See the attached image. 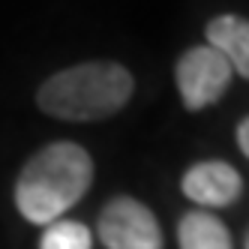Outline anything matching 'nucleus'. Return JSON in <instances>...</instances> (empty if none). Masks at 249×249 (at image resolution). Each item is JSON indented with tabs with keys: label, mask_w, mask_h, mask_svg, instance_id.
I'll use <instances>...</instances> for the list:
<instances>
[{
	"label": "nucleus",
	"mask_w": 249,
	"mask_h": 249,
	"mask_svg": "<svg viewBox=\"0 0 249 249\" xmlns=\"http://www.w3.org/2000/svg\"><path fill=\"white\" fill-rule=\"evenodd\" d=\"M93 183V159L75 141L36 150L15 180V207L33 225H51L72 210Z\"/></svg>",
	"instance_id": "nucleus-1"
},
{
	"label": "nucleus",
	"mask_w": 249,
	"mask_h": 249,
	"mask_svg": "<svg viewBox=\"0 0 249 249\" xmlns=\"http://www.w3.org/2000/svg\"><path fill=\"white\" fill-rule=\"evenodd\" d=\"M135 81L126 66L114 60H90L60 69L36 90V105L57 120H102L117 114L132 99Z\"/></svg>",
	"instance_id": "nucleus-2"
},
{
	"label": "nucleus",
	"mask_w": 249,
	"mask_h": 249,
	"mask_svg": "<svg viewBox=\"0 0 249 249\" xmlns=\"http://www.w3.org/2000/svg\"><path fill=\"white\" fill-rule=\"evenodd\" d=\"M231 75L234 72H231L228 60L207 42L183 51L174 66L177 90H180V99L189 111H201L207 105L219 102L231 84Z\"/></svg>",
	"instance_id": "nucleus-3"
},
{
	"label": "nucleus",
	"mask_w": 249,
	"mask_h": 249,
	"mask_svg": "<svg viewBox=\"0 0 249 249\" xmlns=\"http://www.w3.org/2000/svg\"><path fill=\"white\" fill-rule=\"evenodd\" d=\"M96 234L105 249H162V231L147 204L117 195L102 207Z\"/></svg>",
	"instance_id": "nucleus-4"
},
{
	"label": "nucleus",
	"mask_w": 249,
	"mask_h": 249,
	"mask_svg": "<svg viewBox=\"0 0 249 249\" xmlns=\"http://www.w3.org/2000/svg\"><path fill=\"white\" fill-rule=\"evenodd\" d=\"M180 189L189 201L198 207H228L240 198L243 180L240 174L231 168L228 162L210 159V162H195L180 180Z\"/></svg>",
	"instance_id": "nucleus-5"
},
{
	"label": "nucleus",
	"mask_w": 249,
	"mask_h": 249,
	"mask_svg": "<svg viewBox=\"0 0 249 249\" xmlns=\"http://www.w3.org/2000/svg\"><path fill=\"white\" fill-rule=\"evenodd\" d=\"M207 45L228 60L231 72L249 78V21L240 15H216L204 27Z\"/></svg>",
	"instance_id": "nucleus-6"
},
{
	"label": "nucleus",
	"mask_w": 249,
	"mask_h": 249,
	"mask_svg": "<svg viewBox=\"0 0 249 249\" xmlns=\"http://www.w3.org/2000/svg\"><path fill=\"white\" fill-rule=\"evenodd\" d=\"M177 243L180 249H234L225 222L207 210L183 213V219L177 222Z\"/></svg>",
	"instance_id": "nucleus-7"
},
{
	"label": "nucleus",
	"mask_w": 249,
	"mask_h": 249,
	"mask_svg": "<svg viewBox=\"0 0 249 249\" xmlns=\"http://www.w3.org/2000/svg\"><path fill=\"white\" fill-rule=\"evenodd\" d=\"M39 249H93V237L84 222L57 219V222L45 225L42 237H39Z\"/></svg>",
	"instance_id": "nucleus-8"
},
{
	"label": "nucleus",
	"mask_w": 249,
	"mask_h": 249,
	"mask_svg": "<svg viewBox=\"0 0 249 249\" xmlns=\"http://www.w3.org/2000/svg\"><path fill=\"white\" fill-rule=\"evenodd\" d=\"M237 147H240L243 156L249 159V117H243L240 126H237Z\"/></svg>",
	"instance_id": "nucleus-9"
},
{
	"label": "nucleus",
	"mask_w": 249,
	"mask_h": 249,
	"mask_svg": "<svg viewBox=\"0 0 249 249\" xmlns=\"http://www.w3.org/2000/svg\"><path fill=\"white\" fill-rule=\"evenodd\" d=\"M246 249H249V234H246Z\"/></svg>",
	"instance_id": "nucleus-10"
}]
</instances>
